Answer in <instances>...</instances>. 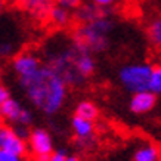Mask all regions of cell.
<instances>
[{
	"instance_id": "6da1fadb",
	"label": "cell",
	"mask_w": 161,
	"mask_h": 161,
	"mask_svg": "<svg viewBox=\"0 0 161 161\" xmlns=\"http://www.w3.org/2000/svg\"><path fill=\"white\" fill-rule=\"evenodd\" d=\"M28 101L47 115L56 114L65 102L67 81L50 65L40 67L33 75L19 77Z\"/></svg>"
},
{
	"instance_id": "7a4b0ae2",
	"label": "cell",
	"mask_w": 161,
	"mask_h": 161,
	"mask_svg": "<svg viewBox=\"0 0 161 161\" xmlns=\"http://www.w3.org/2000/svg\"><path fill=\"white\" fill-rule=\"evenodd\" d=\"M112 22L107 16H98L90 22H84L74 31V46L84 52H99L107 47V36Z\"/></svg>"
},
{
	"instance_id": "3957f363",
	"label": "cell",
	"mask_w": 161,
	"mask_h": 161,
	"mask_svg": "<svg viewBox=\"0 0 161 161\" xmlns=\"http://www.w3.org/2000/svg\"><path fill=\"white\" fill-rule=\"evenodd\" d=\"M152 67L147 64H133L126 65L120 69L118 78L124 87L132 93L149 90V78H151Z\"/></svg>"
},
{
	"instance_id": "277c9868",
	"label": "cell",
	"mask_w": 161,
	"mask_h": 161,
	"mask_svg": "<svg viewBox=\"0 0 161 161\" xmlns=\"http://www.w3.org/2000/svg\"><path fill=\"white\" fill-rule=\"evenodd\" d=\"M28 147L36 161H47L53 154V142L44 129H36L30 133Z\"/></svg>"
},
{
	"instance_id": "5b68a950",
	"label": "cell",
	"mask_w": 161,
	"mask_h": 161,
	"mask_svg": "<svg viewBox=\"0 0 161 161\" xmlns=\"http://www.w3.org/2000/svg\"><path fill=\"white\" fill-rule=\"evenodd\" d=\"M0 149H6L24 157L27 154V143L24 137H21L18 133L10 127H3L0 130Z\"/></svg>"
},
{
	"instance_id": "8992f818",
	"label": "cell",
	"mask_w": 161,
	"mask_h": 161,
	"mask_svg": "<svg viewBox=\"0 0 161 161\" xmlns=\"http://www.w3.org/2000/svg\"><path fill=\"white\" fill-rule=\"evenodd\" d=\"M12 67L19 77H28V75H33L36 71H39L42 65L34 55L24 52V53H19L15 56L14 61H12Z\"/></svg>"
},
{
	"instance_id": "52a82bcc",
	"label": "cell",
	"mask_w": 161,
	"mask_h": 161,
	"mask_svg": "<svg viewBox=\"0 0 161 161\" xmlns=\"http://www.w3.org/2000/svg\"><path fill=\"white\" fill-rule=\"evenodd\" d=\"M155 105V93L151 90H143V92L133 93L130 99V111L135 114H145L151 111Z\"/></svg>"
},
{
	"instance_id": "ba28073f",
	"label": "cell",
	"mask_w": 161,
	"mask_h": 161,
	"mask_svg": "<svg viewBox=\"0 0 161 161\" xmlns=\"http://www.w3.org/2000/svg\"><path fill=\"white\" fill-rule=\"evenodd\" d=\"M16 3L37 18H46L52 8V0H16Z\"/></svg>"
},
{
	"instance_id": "9c48e42d",
	"label": "cell",
	"mask_w": 161,
	"mask_h": 161,
	"mask_svg": "<svg viewBox=\"0 0 161 161\" xmlns=\"http://www.w3.org/2000/svg\"><path fill=\"white\" fill-rule=\"evenodd\" d=\"M74 67L83 78L92 75L93 71H95V61H93L90 52L77 49V53H75V58H74Z\"/></svg>"
},
{
	"instance_id": "30bf717a",
	"label": "cell",
	"mask_w": 161,
	"mask_h": 161,
	"mask_svg": "<svg viewBox=\"0 0 161 161\" xmlns=\"http://www.w3.org/2000/svg\"><path fill=\"white\" fill-rule=\"evenodd\" d=\"M71 127H73L75 136H77L80 141L90 139L93 135V130H95V124H93L92 120L83 118V117H80V115H74L73 117V120H71Z\"/></svg>"
},
{
	"instance_id": "8fae6325",
	"label": "cell",
	"mask_w": 161,
	"mask_h": 161,
	"mask_svg": "<svg viewBox=\"0 0 161 161\" xmlns=\"http://www.w3.org/2000/svg\"><path fill=\"white\" fill-rule=\"evenodd\" d=\"M24 108L19 105L18 101H15L12 98H8L5 102L0 105V115L3 117L5 121H10V123H18L21 117V112Z\"/></svg>"
},
{
	"instance_id": "7c38bea8",
	"label": "cell",
	"mask_w": 161,
	"mask_h": 161,
	"mask_svg": "<svg viewBox=\"0 0 161 161\" xmlns=\"http://www.w3.org/2000/svg\"><path fill=\"white\" fill-rule=\"evenodd\" d=\"M135 161H160V151L158 148L147 143V145H142L141 148H137L135 155H133Z\"/></svg>"
},
{
	"instance_id": "4fadbf2b",
	"label": "cell",
	"mask_w": 161,
	"mask_h": 161,
	"mask_svg": "<svg viewBox=\"0 0 161 161\" xmlns=\"http://www.w3.org/2000/svg\"><path fill=\"white\" fill-rule=\"evenodd\" d=\"M98 16H101V10H99L98 5H84V6H78L77 12H75V18L81 22H90V21L96 19Z\"/></svg>"
},
{
	"instance_id": "5bb4252c",
	"label": "cell",
	"mask_w": 161,
	"mask_h": 161,
	"mask_svg": "<svg viewBox=\"0 0 161 161\" xmlns=\"http://www.w3.org/2000/svg\"><path fill=\"white\" fill-rule=\"evenodd\" d=\"M49 19L52 21V24L58 25V27H64L69 21V14H68V9L64 8V6H52L49 10Z\"/></svg>"
},
{
	"instance_id": "9a60e30c",
	"label": "cell",
	"mask_w": 161,
	"mask_h": 161,
	"mask_svg": "<svg viewBox=\"0 0 161 161\" xmlns=\"http://www.w3.org/2000/svg\"><path fill=\"white\" fill-rule=\"evenodd\" d=\"M75 115H80V117L95 121L98 118V108L90 101H81L75 107Z\"/></svg>"
},
{
	"instance_id": "2e32d148",
	"label": "cell",
	"mask_w": 161,
	"mask_h": 161,
	"mask_svg": "<svg viewBox=\"0 0 161 161\" xmlns=\"http://www.w3.org/2000/svg\"><path fill=\"white\" fill-rule=\"evenodd\" d=\"M148 34H149V39L152 43L161 49V18H157L152 21L149 28H148Z\"/></svg>"
},
{
	"instance_id": "e0dca14e",
	"label": "cell",
	"mask_w": 161,
	"mask_h": 161,
	"mask_svg": "<svg viewBox=\"0 0 161 161\" xmlns=\"http://www.w3.org/2000/svg\"><path fill=\"white\" fill-rule=\"evenodd\" d=\"M149 90L155 95L161 93V65L152 68L151 78H149Z\"/></svg>"
},
{
	"instance_id": "ac0fdd59",
	"label": "cell",
	"mask_w": 161,
	"mask_h": 161,
	"mask_svg": "<svg viewBox=\"0 0 161 161\" xmlns=\"http://www.w3.org/2000/svg\"><path fill=\"white\" fill-rule=\"evenodd\" d=\"M33 123V114L28 111V109H22V112H21V117H19V120H18V126H30Z\"/></svg>"
},
{
	"instance_id": "d6986e66",
	"label": "cell",
	"mask_w": 161,
	"mask_h": 161,
	"mask_svg": "<svg viewBox=\"0 0 161 161\" xmlns=\"http://www.w3.org/2000/svg\"><path fill=\"white\" fill-rule=\"evenodd\" d=\"M0 161H22V157L6 149H0Z\"/></svg>"
},
{
	"instance_id": "ffe728a7",
	"label": "cell",
	"mask_w": 161,
	"mask_h": 161,
	"mask_svg": "<svg viewBox=\"0 0 161 161\" xmlns=\"http://www.w3.org/2000/svg\"><path fill=\"white\" fill-rule=\"evenodd\" d=\"M55 2H56V5L64 6L67 9H77L81 5V0H55Z\"/></svg>"
},
{
	"instance_id": "44dd1931",
	"label": "cell",
	"mask_w": 161,
	"mask_h": 161,
	"mask_svg": "<svg viewBox=\"0 0 161 161\" xmlns=\"http://www.w3.org/2000/svg\"><path fill=\"white\" fill-rule=\"evenodd\" d=\"M14 50V44L9 42H2L0 43V56H9Z\"/></svg>"
},
{
	"instance_id": "7402d4cb",
	"label": "cell",
	"mask_w": 161,
	"mask_h": 161,
	"mask_svg": "<svg viewBox=\"0 0 161 161\" xmlns=\"http://www.w3.org/2000/svg\"><path fill=\"white\" fill-rule=\"evenodd\" d=\"M67 154L62 151V149H59V151H55L52 155H50V158L47 161H65L67 160Z\"/></svg>"
},
{
	"instance_id": "603a6c76",
	"label": "cell",
	"mask_w": 161,
	"mask_h": 161,
	"mask_svg": "<svg viewBox=\"0 0 161 161\" xmlns=\"http://www.w3.org/2000/svg\"><path fill=\"white\" fill-rule=\"evenodd\" d=\"M8 98H9V92H8V89H6L3 84L0 83V105L5 102Z\"/></svg>"
},
{
	"instance_id": "cb8c5ba5",
	"label": "cell",
	"mask_w": 161,
	"mask_h": 161,
	"mask_svg": "<svg viewBox=\"0 0 161 161\" xmlns=\"http://www.w3.org/2000/svg\"><path fill=\"white\" fill-rule=\"evenodd\" d=\"M95 5H98L99 8H105V6H111L114 5L117 0H92Z\"/></svg>"
},
{
	"instance_id": "d4e9b609",
	"label": "cell",
	"mask_w": 161,
	"mask_h": 161,
	"mask_svg": "<svg viewBox=\"0 0 161 161\" xmlns=\"http://www.w3.org/2000/svg\"><path fill=\"white\" fill-rule=\"evenodd\" d=\"M3 127H5V120H3V117L0 115V130H2Z\"/></svg>"
},
{
	"instance_id": "484cf974",
	"label": "cell",
	"mask_w": 161,
	"mask_h": 161,
	"mask_svg": "<svg viewBox=\"0 0 161 161\" xmlns=\"http://www.w3.org/2000/svg\"><path fill=\"white\" fill-rule=\"evenodd\" d=\"M65 161H78V160H77V157L71 155V157H67V160H65Z\"/></svg>"
},
{
	"instance_id": "4316f807",
	"label": "cell",
	"mask_w": 161,
	"mask_h": 161,
	"mask_svg": "<svg viewBox=\"0 0 161 161\" xmlns=\"http://www.w3.org/2000/svg\"><path fill=\"white\" fill-rule=\"evenodd\" d=\"M2 9H3V0H0V14H2Z\"/></svg>"
},
{
	"instance_id": "83f0119b",
	"label": "cell",
	"mask_w": 161,
	"mask_h": 161,
	"mask_svg": "<svg viewBox=\"0 0 161 161\" xmlns=\"http://www.w3.org/2000/svg\"><path fill=\"white\" fill-rule=\"evenodd\" d=\"M160 161H161V151H160Z\"/></svg>"
},
{
	"instance_id": "f1b7e54d",
	"label": "cell",
	"mask_w": 161,
	"mask_h": 161,
	"mask_svg": "<svg viewBox=\"0 0 161 161\" xmlns=\"http://www.w3.org/2000/svg\"><path fill=\"white\" fill-rule=\"evenodd\" d=\"M28 161H36V160H34V158H33V160H28Z\"/></svg>"
}]
</instances>
